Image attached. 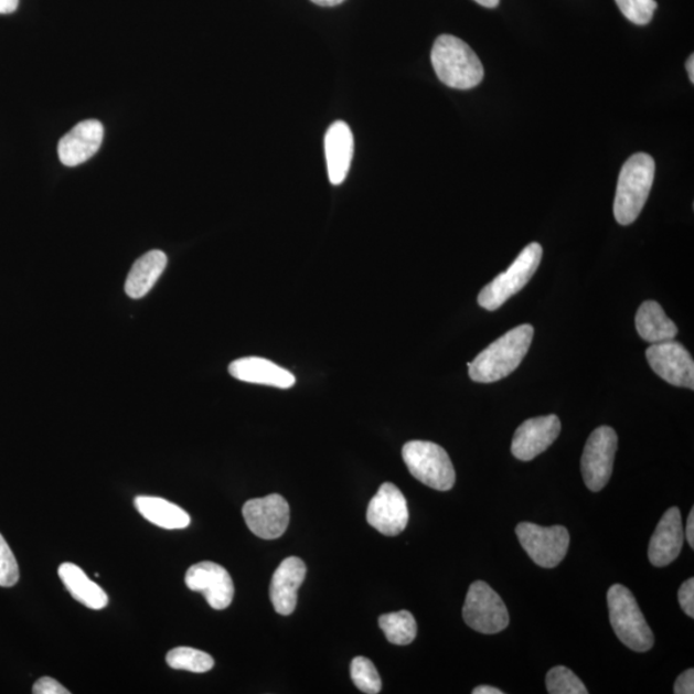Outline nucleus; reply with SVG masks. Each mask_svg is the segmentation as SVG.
<instances>
[{
  "label": "nucleus",
  "mask_w": 694,
  "mask_h": 694,
  "mask_svg": "<svg viewBox=\"0 0 694 694\" xmlns=\"http://www.w3.org/2000/svg\"><path fill=\"white\" fill-rule=\"evenodd\" d=\"M533 338L534 329L530 324L519 325L503 334L467 364L471 380L479 384H493L509 377L524 361Z\"/></svg>",
  "instance_id": "f257e3e1"
},
{
  "label": "nucleus",
  "mask_w": 694,
  "mask_h": 694,
  "mask_svg": "<svg viewBox=\"0 0 694 694\" xmlns=\"http://www.w3.org/2000/svg\"><path fill=\"white\" fill-rule=\"evenodd\" d=\"M431 62L441 83L453 89L468 90L483 79V66L470 45L455 35L436 39Z\"/></svg>",
  "instance_id": "f03ea898"
},
{
  "label": "nucleus",
  "mask_w": 694,
  "mask_h": 694,
  "mask_svg": "<svg viewBox=\"0 0 694 694\" xmlns=\"http://www.w3.org/2000/svg\"><path fill=\"white\" fill-rule=\"evenodd\" d=\"M654 171V160L647 153H636L623 163L613 202L616 222L630 225L638 220L649 200Z\"/></svg>",
  "instance_id": "7ed1b4c3"
},
{
  "label": "nucleus",
  "mask_w": 694,
  "mask_h": 694,
  "mask_svg": "<svg viewBox=\"0 0 694 694\" xmlns=\"http://www.w3.org/2000/svg\"><path fill=\"white\" fill-rule=\"evenodd\" d=\"M607 604L612 629L620 641L636 652L650 651L654 636L633 592L621 584H615L607 592Z\"/></svg>",
  "instance_id": "20e7f679"
},
{
  "label": "nucleus",
  "mask_w": 694,
  "mask_h": 694,
  "mask_svg": "<svg viewBox=\"0 0 694 694\" xmlns=\"http://www.w3.org/2000/svg\"><path fill=\"white\" fill-rule=\"evenodd\" d=\"M403 459L412 476L439 491L453 489L456 471L446 449L430 441H409L403 448Z\"/></svg>",
  "instance_id": "39448f33"
},
{
  "label": "nucleus",
  "mask_w": 694,
  "mask_h": 694,
  "mask_svg": "<svg viewBox=\"0 0 694 694\" xmlns=\"http://www.w3.org/2000/svg\"><path fill=\"white\" fill-rule=\"evenodd\" d=\"M542 257L543 247L536 242L522 249L509 270L501 273L493 282L482 288L478 298L479 306L489 311L501 308L506 300L525 288L540 268Z\"/></svg>",
  "instance_id": "423d86ee"
},
{
  "label": "nucleus",
  "mask_w": 694,
  "mask_h": 694,
  "mask_svg": "<svg viewBox=\"0 0 694 694\" xmlns=\"http://www.w3.org/2000/svg\"><path fill=\"white\" fill-rule=\"evenodd\" d=\"M468 627L482 634L501 633L510 623V613L498 592L485 581H474L463 606Z\"/></svg>",
  "instance_id": "0eeeda50"
},
{
  "label": "nucleus",
  "mask_w": 694,
  "mask_h": 694,
  "mask_svg": "<svg viewBox=\"0 0 694 694\" xmlns=\"http://www.w3.org/2000/svg\"><path fill=\"white\" fill-rule=\"evenodd\" d=\"M516 534L530 558L544 568L563 563L570 545V534L564 526L543 527L532 522H521Z\"/></svg>",
  "instance_id": "6e6552de"
},
{
  "label": "nucleus",
  "mask_w": 694,
  "mask_h": 694,
  "mask_svg": "<svg viewBox=\"0 0 694 694\" xmlns=\"http://www.w3.org/2000/svg\"><path fill=\"white\" fill-rule=\"evenodd\" d=\"M616 451L618 434L613 428L600 426L591 433L581 458L583 479L589 490L600 491L610 481Z\"/></svg>",
  "instance_id": "1a4fd4ad"
},
{
  "label": "nucleus",
  "mask_w": 694,
  "mask_h": 694,
  "mask_svg": "<svg viewBox=\"0 0 694 694\" xmlns=\"http://www.w3.org/2000/svg\"><path fill=\"white\" fill-rule=\"evenodd\" d=\"M647 362L668 384L694 388V362L690 351L674 340L652 344L645 351Z\"/></svg>",
  "instance_id": "9d476101"
},
{
  "label": "nucleus",
  "mask_w": 694,
  "mask_h": 694,
  "mask_svg": "<svg viewBox=\"0 0 694 694\" xmlns=\"http://www.w3.org/2000/svg\"><path fill=\"white\" fill-rule=\"evenodd\" d=\"M242 513L252 533L265 541L278 540L290 524V505L279 494L252 499Z\"/></svg>",
  "instance_id": "9b49d317"
},
{
  "label": "nucleus",
  "mask_w": 694,
  "mask_h": 694,
  "mask_svg": "<svg viewBox=\"0 0 694 694\" xmlns=\"http://www.w3.org/2000/svg\"><path fill=\"white\" fill-rule=\"evenodd\" d=\"M366 521L377 532L387 536H396L404 532L409 521L407 499L394 483L385 482L377 494L372 498Z\"/></svg>",
  "instance_id": "f8f14e48"
},
{
  "label": "nucleus",
  "mask_w": 694,
  "mask_h": 694,
  "mask_svg": "<svg viewBox=\"0 0 694 694\" xmlns=\"http://www.w3.org/2000/svg\"><path fill=\"white\" fill-rule=\"evenodd\" d=\"M184 580L191 590L202 592L214 610H225L231 606L234 584L223 566L207 560L193 565L186 572Z\"/></svg>",
  "instance_id": "ddd939ff"
},
{
  "label": "nucleus",
  "mask_w": 694,
  "mask_h": 694,
  "mask_svg": "<svg viewBox=\"0 0 694 694\" xmlns=\"http://www.w3.org/2000/svg\"><path fill=\"white\" fill-rule=\"evenodd\" d=\"M559 433L560 420L555 415L527 419L514 433L512 455L522 462L533 461L556 441Z\"/></svg>",
  "instance_id": "4468645a"
},
{
  "label": "nucleus",
  "mask_w": 694,
  "mask_h": 694,
  "mask_svg": "<svg viewBox=\"0 0 694 694\" xmlns=\"http://www.w3.org/2000/svg\"><path fill=\"white\" fill-rule=\"evenodd\" d=\"M105 128L98 120H85L62 137L58 145L60 160L64 166H82L95 156L103 146Z\"/></svg>",
  "instance_id": "2eb2a0df"
},
{
  "label": "nucleus",
  "mask_w": 694,
  "mask_h": 694,
  "mask_svg": "<svg viewBox=\"0 0 694 694\" xmlns=\"http://www.w3.org/2000/svg\"><path fill=\"white\" fill-rule=\"evenodd\" d=\"M684 543V528L680 509L673 506L665 512L651 537L649 558L656 567H665L681 555Z\"/></svg>",
  "instance_id": "dca6fc26"
},
{
  "label": "nucleus",
  "mask_w": 694,
  "mask_h": 694,
  "mask_svg": "<svg viewBox=\"0 0 694 694\" xmlns=\"http://www.w3.org/2000/svg\"><path fill=\"white\" fill-rule=\"evenodd\" d=\"M307 566L298 557H288L273 575L270 600L277 613L291 615L298 606V591L306 580Z\"/></svg>",
  "instance_id": "f3484780"
},
{
  "label": "nucleus",
  "mask_w": 694,
  "mask_h": 694,
  "mask_svg": "<svg viewBox=\"0 0 694 694\" xmlns=\"http://www.w3.org/2000/svg\"><path fill=\"white\" fill-rule=\"evenodd\" d=\"M324 150L330 182L333 185L344 183L354 156V136L346 122L331 125L325 132Z\"/></svg>",
  "instance_id": "a211bd4d"
},
{
  "label": "nucleus",
  "mask_w": 694,
  "mask_h": 694,
  "mask_svg": "<svg viewBox=\"0 0 694 694\" xmlns=\"http://www.w3.org/2000/svg\"><path fill=\"white\" fill-rule=\"evenodd\" d=\"M229 373L232 377L248 384L278 388H290L296 384L291 372L264 357H241L229 365Z\"/></svg>",
  "instance_id": "6ab92c4d"
},
{
  "label": "nucleus",
  "mask_w": 694,
  "mask_h": 694,
  "mask_svg": "<svg viewBox=\"0 0 694 694\" xmlns=\"http://www.w3.org/2000/svg\"><path fill=\"white\" fill-rule=\"evenodd\" d=\"M168 265L166 253L153 249V252L145 254L132 265L129 271L127 282H125V292L131 299H142L150 292L161 277Z\"/></svg>",
  "instance_id": "aec40b11"
},
{
  "label": "nucleus",
  "mask_w": 694,
  "mask_h": 694,
  "mask_svg": "<svg viewBox=\"0 0 694 694\" xmlns=\"http://www.w3.org/2000/svg\"><path fill=\"white\" fill-rule=\"evenodd\" d=\"M58 575L70 595L90 610H103L108 605L107 592L98 584L89 579L79 566L62 564Z\"/></svg>",
  "instance_id": "412c9836"
},
{
  "label": "nucleus",
  "mask_w": 694,
  "mask_h": 694,
  "mask_svg": "<svg viewBox=\"0 0 694 694\" xmlns=\"http://www.w3.org/2000/svg\"><path fill=\"white\" fill-rule=\"evenodd\" d=\"M636 327L644 341L651 344L672 341L676 338L677 327L656 301H644L638 309Z\"/></svg>",
  "instance_id": "4be33fe9"
},
{
  "label": "nucleus",
  "mask_w": 694,
  "mask_h": 694,
  "mask_svg": "<svg viewBox=\"0 0 694 694\" xmlns=\"http://www.w3.org/2000/svg\"><path fill=\"white\" fill-rule=\"evenodd\" d=\"M135 505L137 511L156 526L181 530L191 524L190 514L167 499L140 495L135 499Z\"/></svg>",
  "instance_id": "5701e85b"
},
{
  "label": "nucleus",
  "mask_w": 694,
  "mask_h": 694,
  "mask_svg": "<svg viewBox=\"0 0 694 694\" xmlns=\"http://www.w3.org/2000/svg\"><path fill=\"white\" fill-rule=\"evenodd\" d=\"M378 623L387 641L395 645H408L417 637V622L409 611L382 615Z\"/></svg>",
  "instance_id": "b1692460"
},
{
  "label": "nucleus",
  "mask_w": 694,
  "mask_h": 694,
  "mask_svg": "<svg viewBox=\"0 0 694 694\" xmlns=\"http://www.w3.org/2000/svg\"><path fill=\"white\" fill-rule=\"evenodd\" d=\"M167 662L171 669L186 670L192 673H207L215 665L214 659L204 651L191 647H177L167 654Z\"/></svg>",
  "instance_id": "393cba45"
},
{
  "label": "nucleus",
  "mask_w": 694,
  "mask_h": 694,
  "mask_svg": "<svg viewBox=\"0 0 694 694\" xmlns=\"http://www.w3.org/2000/svg\"><path fill=\"white\" fill-rule=\"evenodd\" d=\"M350 675L357 690L363 693L377 694L381 692L382 683L376 666L366 658H355L350 665Z\"/></svg>",
  "instance_id": "a878e982"
},
{
  "label": "nucleus",
  "mask_w": 694,
  "mask_h": 694,
  "mask_svg": "<svg viewBox=\"0 0 694 694\" xmlns=\"http://www.w3.org/2000/svg\"><path fill=\"white\" fill-rule=\"evenodd\" d=\"M547 691L551 694H588L587 687L576 676L570 669L566 666H556L549 670L547 674Z\"/></svg>",
  "instance_id": "bb28decb"
},
{
  "label": "nucleus",
  "mask_w": 694,
  "mask_h": 694,
  "mask_svg": "<svg viewBox=\"0 0 694 694\" xmlns=\"http://www.w3.org/2000/svg\"><path fill=\"white\" fill-rule=\"evenodd\" d=\"M616 3L630 22L641 26L650 23L658 10L656 0H616Z\"/></svg>",
  "instance_id": "cd10ccee"
},
{
  "label": "nucleus",
  "mask_w": 694,
  "mask_h": 694,
  "mask_svg": "<svg viewBox=\"0 0 694 694\" xmlns=\"http://www.w3.org/2000/svg\"><path fill=\"white\" fill-rule=\"evenodd\" d=\"M19 579L18 560H15L10 545L7 544L3 535L0 534V587L11 588L19 583Z\"/></svg>",
  "instance_id": "c85d7f7f"
},
{
  "label": "nucleus",
  "mask_w": 694,
  "mask_h": 694,
  "mask_svg": "<svg viewBox=\"0 0 694 694\" xmlns=\"http://www.w3.org/2000/svg\"><path fill=\"white\" fill-rule=\"evenodd\" d=\"M677 599H680L683 611L694 618V579H690L683 583L680 592H677Z\"/></svg>",
  "instance_id": "c756f323"
},
{
  "label": "nucleus",
  "mask_w": 694,
  "mask_h": 694,
  "mask_svg": "<svg viewBox=\"0 0 694 694\" xmlns=\"http://www.w3.org/2000/svg\"><path fill=\"white\" fill-rule=\"evenodd\" d=\"M35 694H70V692L61 685L56 680L50 676H43L33 687Z\"/></svg>",
  "instance_id": "7c9ffc66"
},
{
  "label": "nucleus",
  "mask_w": 694,
  "mask_h": 694,
  "mask_svg": "<svg viewBox=\"0 0 694 694\" xmlns=\"http://www.w3.org/2000/svg\"><path fill=\"white\" fill-rule=\"evenodd\" d=\"M675 694H693L694 693V670L688 669L677 676L674 685Z\"/></svg>",
  "instance_id": "2f4dec72"
},
{
  "label": "nucleus",
  "mask_w": 694,
  "mask_h": 694,
  "mask_svg": "<svg viewBox=\"0 0 694 694\" xmlns=\"http://www.w3.org/2000/svg\"><path fill=\"white\" fill-rule=\"evenodd\" d=\"M20 0H0V14H10L18 11Z\"/></svg>",
  "instance_id": "473e14b6"
},
{
  "label": "nucleus",
  "mask_w": 694,
  "mask_h": 694,
  "mask_svg": "<svg viewBox=\"0 0 694 694\" xmlns=\"http://www.w3.org/2000/svg\"><path fill=\"white\" fill-rule=\"evenodd\" d=\"M684 536L687 537V541L691 545V548H694V510H691L687 527H685Z\"/></svg>",
  "instance_id": "72a5a7b5"
},
{
  "label": "nucleus",
  "mask_w": 694,
  "mask_h": 694,
  "mask_svg": "<svg viewBox=\"0 0 694 694\" xmlns=\"http://www.w3.org/2000/svg\"><path fill=\"white\" fill-rule=\"evenodd\" d=\"M473 694H503V691L490 687V685H481V687L474 688Z\"/></svg>",
  "instance_id": "f704fd0d"
},
{
  "label": "nucleus",
  "mask_w": 694,
  "mask_h": 694,
  "mask_svg": "<svg viewBox=\"0 0 694 694\" xmlns=\"http://www.w3.org/2000/svg\"><path fill=\"white\" fill-rule=\"evenodd\" d=\"M311 2L321 7H337L341 3H344L345 0H311Z\"/></svg>",
  "instance_id": "c9c22d12"
},
{
  "label": "nucleus",
  "mask_w": 694,
  "mask_h": 694,
  "mask_svg": "<svg viewBox=\"0 0 694 694\" xmlns=\"http://www.w3.org/2000/svg\"><path fill=\"white\" fill-rule=\"evenodd\" d=\"M474 2H478L482 7L495 8L501 0H474Z\"/></svg>",
  "instance_id": "e433bc0d"
},
{
  "label": "nucleus",
  "mask_w": 694,
  "mask_h": 694,
  "mask_svg": "<svg viewBox=\"0 0 694 694\" xmlns=\"http://www.w3.org/2000/svg\"><path fill=\"white\" fill-rule=\"evenodd\" d=\"M687 72L690 75V81L691 83H694V56L692 54V56H690L688 61H687Z\"/></svg>",
  "instance_id": "4c0bfd02"
}]
</instances>
